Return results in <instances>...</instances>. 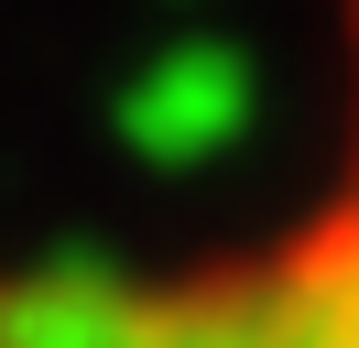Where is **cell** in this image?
<instances>
[{
	"label": "cell",
	"instance_id": "6da1fadb",
	"mask_svg": "<svg viewBox=\"0 0 359 348\" xmlns=\"http://www.w3.org/2000/svg\"><path fill=\"white\" fill-rule=\"evenodd\" d=\"M175 348H359V0H337V120L283 229L163 294Z\"/></svg>",
	"mask_w": 359,
	"mask_h": 348
}]
</instances>
